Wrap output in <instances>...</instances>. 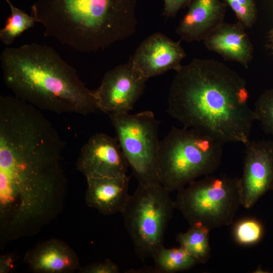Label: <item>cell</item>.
Wrapping results in <instances>:
<instances>
[{"label":"cell","instance_id":"obj_12","mask_svg":"<svg viewBox=\"0 0 273 273\" xmlns=\"http://www.w3.org/2000/svg\"><path fill=\"white\" fill-rule=\"evenodd\" d=\"M186 54L179 41L157 32L145 39L138 47L129 62L133 70L146 81L182 66Z\"/></svg>","mask_w":273,"mask_h":273},{"label":"cell","instance_id":"obj_10","mask_svg":"<svg viewBox=\"0 0 273 273\" xmlns=\"http://www.w3.org/2000/svg\"><path fill=\"white\" fill-rule=\"evenodd\" d=\"M245 147L241 180L242 206L251 208L273 190V141H251Z\"/></svg>","mask_w":273,"mask_h":273},{"label":"cell","instance_id":"obj_8","mask_svg":"<svg viewBox=\"0 0 273 273\" xmlns=\"http://www.w3.org/2000/svg\"><path fill=\"white\" fill-rule=\"evenodd\" d=\"M116 138L138 184L159 183L160 122L151 111L109 114Z\"/></svg>","mask_w":273,"mask_h":273},{"label":"cell","instance_id":"obj_21","mask_svg":"<svg viewBox=\"0 0 273 273\" xmlns=\"http://www.w3.org/2000/svg\"><path fill=\"white\" fill-rule=\"evenodd\" d=\"M253 110L256 120L266 133L273 136V88L264 91L258 97Z\"/></svg>","mask_w":273,"mask_h":273},{"label":"cell","instance_id":"obj_26","mask_svg":"<svg viewBox=\"0 0 273 273\" xmlns=\"http://www.w3.org/2000/svg\"><path fill=\"white\" fill-rule=\"evenodd\" d=\"M269 40L270 44V47L273 50V28L270 31L269 36Z\"/></svg>","mask_w":273,"mask_h":273},{"label":"cell","instance_id":"obj_25","mask_svg":"<svg viewBox=\"0 0 273 273\" xmlns=\"http://www.w3.org/2000/svg\"><path fill=\"white\" fill-rule=\"evenodd\" d=\"M14 259L10 254L1 255L0 272L7 273L13 269Z\"/></svg>","mask_w":273,"mask_h":273},{"label":"cell","instance_id":"obj_23","mask_svg":"<svg viewBox=\"0 0 273 273\" xmlns=\"http://www.w3.org/2000/svg\"><path fill=\"white\" fill-rule=\"evenodd\" d=\"M78 271L80 273H118L120 269L115 263L106 259L103 261L79 267Z\"/></svg>","mask_w":273,"mask_h":273},{"label":"cell","instance_id":"obj_1","mask_svg":"<svg viewBox=\"0 0 273 273\" xmlns=\"http://www.w3.org/2000/svg\"><path fill=\"white\" fill-rule=\"evenodd\" d=\"M59 133L39 109L0 96V214L17 224L47 222L63 210L66 179Z\"/></svg>","mask_w":273,"mask_h":273},{"label":"cell","instance_id":"obj_18","mask_svg":"<svg viewBox=\"0 0 273 273\" xmlns=\"http://www.w3.org/2000/svg\"><path fill=\"white\" fill-rule=\"evenodd\" d=\"M153 259L155 273H173L185 271L198 263L183 248H166L163 246L156 253Z\"/></svg>","mask_w":273,"mask_h":273},{"label":"cell","instance_id":"obj_22","mask_svg":"<svg viewBox=\"0 0 273 273\" xmlns=\"http://www.w3.org/2000/svg\"><path fill=\"white\" fill-rule=\"evenodd\" d=\"M244 27H250L255 22L256 9L254 0H225Z\"/></svg>","mask_w":273,"mask_h":273},{"label":"cell","instance_id":"obj_9","mask_svg":"<svg viewBox=\"0 0 273 273\" xmlns=\"http://www.w3.org/2000/svg\"><path fill=\"white\" fill-rule=\"evenodd\" d=\"M146 81L129 62L108 71L94 90L99 110L109 114L128 113L143 94Z\"/></svg>","mask_w":273,"mask_h":273},{"label":"cell","instance_id":"obj_19","mask_svg":"<svg viewBox=\"0 0 273 273\" xmlns=\"http://www.w3.org/2000/svg\"><path fill=\"white\" fill-rule=\"evenodd\" d=\"M6 1L10 8L11 15L0 30V39L5 44L9 46L23 32L34 27L38 21L33 15H29L14 6L9 0Z\"/></svg>","mask_w":273,"mask_h":273},{"label":"cell","instance_id":"obj_2","mask_svg":"<svg viewBox=\"0 0 273 273\" xmlns=\"http://www.w3.org/2000/svg\"><path fill=\"white\" fill-rule=\"evenodd\" d=\"M245 79L221 62L194 59L176 71L167 112L224 144H245L256 120Z\"/></svg>","mask_w":273,"mask_h":273},{"label":"cell","instance_id":"obj_24","mask_svg":"<svg viewBox=\"0 0 273 273\" xmlns=\"http://www.w3.org/2000/svg\"><path fill=\"white\" fill-rule=\"evenodd\" d=\"M190 0H163V15L166 17H173L178 11Z\"/></svg>","mask_w":273,"mask_h":273},{"label":"cell","instance_id":"obj_6","mask_svg":"<svg viewBox=\"0 0 273 273\" xmlns=\"http://www.w3.org/2000/svg\"><path fill=\"white\" fill-rule=\"evenodd\" d=\"M174 203L190 226L198 224L210 231L229 226L242 206L240 178L203 176L178 190Z\"/></svg>","mask_w":273,"mask_h":273},{"label":"cell","instance_id":"obj_13","mask_svg":"<svg viewBox=\"0 0 273 273\" xmlns=\"http://www.w3.org/2000/svg\"><path fill=\"white\" fill-rule=\"evenodd\" d=\"M225 0H191L176 32L188 42L203 40L222 23L227 6Z\"/></svg>","mask_w":273,"mask_h":273},{"label":"cell","instance_id":"obj_27","mask_svg":"<svg viewBox=\"0 0 273 273\" xmlns=\"http://www.w3.org/2000/svg\"><path fill=\"white\" fill-rule=\"evenodd\" d=\"M272 191H273V190H272Z\"/></svg>","mask_w":273,"mask_h":273},{"label":"cell","instance_id":"obj_16","mask_svg":"<svg viewBox=\"0 0 273 273\" xmlns=\"http://www.w3.org/2000/svg\"><path fill=\"white\" fill-rule=\"evenodd\" d=\"M130 177L87 178L85 195L86 204L104 215L121 212L129 198Z\"/></svg>","mask_w":273,"mask_h":273},{"label":"cell","instance_id":"obj_17","mask_svg":"<svg viewBox=\"0 0 273 273\" xmlns=\"http://www.w3.org/2000/svg\"><path fill=\"white\" fill-rule=\"evenodd\" d=\"M209 232L200 225H191L186 232L176 235V241L198 263H206L211 256Z\"/></svg>","mask_w":273,"mask_h":273},{"label":"cell","instance_id":"obj_5","mask_svg":"<svg viewBox=\"0 0 273 273\" xmlns=\"http://www.w3.org/2000/svg\"><path fill=\"white\" fill-rule=\"evenodd\" d=\"M222 145L197 129L172 127L160 142L159 183L170 193L212 174L221 164Z\"/></svg>","mask_w":273,"mask_h":273},{"label":"cell","instance_id":"obj_11","mask_svg":"<svg viewBox=\"0 0 273 273\" xmlns=\"http://www.w3.org/2000/svg\"><path fill=\"white\" fill-rule=\"evenodd\" d=\"M127 161L116 137L103 133L92 136L82 147L77 169L87 178L126 175Z\"/></svg>","mask_w":273,"mask_h":273},{"label":"cell","instance_id":"obj_20","mask_svg":"<svg viewBox=\"0 0 273 273\" xmlns=\"http://www.w3.org/2000/svg\"><path fill=\"white\" fill-rule=\"evenodd\" d=\"M263 234L261 223L254 218H245L236 223L233 235L235 241L242 245H251L258 243Z\"/></svg>","mask_w":273,"mask_h":273},{"label":"cell","instance_id":"obj_7","mask_svg":"<svg viewBox=\"0 0 273 273\" xmlns=\"http://www.w3.org/2000/svg\"><path fill=\"white\" fill-rule=\"evenodd\" d=\"M169 194L160 183L138 184L121 212L135 251L142 259L153 258L163 246L175 208Z\"/></svg>","mask_w":273,"mask_h":273},{"label":"cell","instance_id":"obj_4","mask_svg":"<svg viewBox=\"0 0 273 273\" xmlns=\"http://www.w3.org/2000/svg\"><path fill=\"white\" fill-rule=\"evenodd\" d=\"M135 0H36L32 15L44 35L82 52L103 51L131 36Z\"/></svg>","mask_w":273,"mask_h":273},{"label":"cell","instance_id":"obj_3","mask_svg":"<svg viewBox=\"0 0 273 273\" xmlns=\"http://www.w3.org/2000/svg\"><path fill=\"white\" fill-rule=\"evenodd\" d=\"M0 60L5 84L37 109L84 115L99 110L94 90L52 48L34 42L7 47Z\"/></svg>","mask_w":273,"mask_h":273},{"label":"cell","instance_id":"obj_14","mask_svg":"<svg viewBox=\"0 0 273 273\" xmlns=\"http://www.w3.org/2000/svg\"><path fill=\"white\" fill-rule=\"evenodd\" d=\"M24 262L37 273H71L79 268L75 251L64 242L56 239L43 242L27 252Z\"/></svg>","mask_w":273,"mask_h":273},{"label":"cell","instance_id":"obj_15","mask_svg":"<svg viewBox=\"0 0 273 273\" xmlns=\"http://www.w3.org/2000/svg\"><path fill=\"white\" fill-rule=\"evenodd\" d=\"M210 51L220 55L224 60L235 61L247 68L252 57L253 49L244 27L239 22H222L203 40Z\"/></svg>","mask_w":273,"mask_h":273}]
</instances>
